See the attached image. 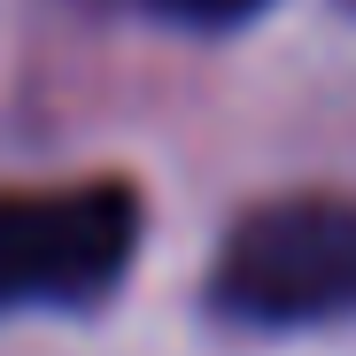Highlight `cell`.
<instances>
[{
	"label": "cell",
	"mask_w": 356,
	"mask_h": 356,
	"mask_svg": "<svg viewBox=\"0 0 356 356\" xmlns=\"http://www.w3.org/2000/svg\"><path fill=\"white\" fill-rule=\"evenodd\" d=\"M147 8L186 31H225V24H248L256 8H271V0H147Z\"/></svg>",
	"instance_id": "obj_3"
},
{
	"label": "cell",
	"mask_w": 356,
	"mask_h": 356,
	"mask_svg": "<svg viewBox=\"0 0 356 356\" xmlns=\"http://www.w3.org/2000/svg\"><path fill=\"white\" fill-rule=\"evenodd\" d=\"M140 248V194L124 178L0 194V310H78L124 279Z\"/></svg>",
	"instance_id": "obj_2"
},
{
	"label": "cell",
	"mask_w": 356,
	"mask_h": 356,
	"mask_svg": "<svg viewBox=\"0 0 356 356\" xmlns=\"http://www.w3.org/2000/svg\"><path fill=\"white\" fill-rule=\"evenodd\" d=\"M209 302L241 325L356 318V202L294 194L241 217L209 271Z\"/></svg>",
	"instance_id": "obj_1"
}]
</instances>
